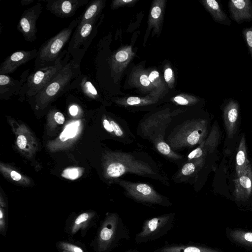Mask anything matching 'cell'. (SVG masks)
<instances>
[{"mask_svg": "<svg viewBox=\"0 0 252 252\" xmlns=\"http://www.w3.org/2000/svg\"><path fill=\"white\" fill-rule=\"evenodd\" d=\"M111 178L117 179L130 173L158 181L170 186L169 178L162 165L148 153L142 151L115 152L106 168Z\"/></svg>", "mask_w": 252, "mask_h": 252, "instance_id": "obj_1", "label": "cell"}, {"mask_svg": "<svg viewBox=\"0 0 252 252\" xmlns=\"http://www.w3.org/2000/svg\"><path fill=\"white\" fill-rule=\"evenodd\" d=\"M175 116L168 126L164 138L173 151L179 153L193 149L207 138L208 122L206 119Z\"/></svg>", "mask_w": 252, "mask_h": 252, "instance_id": "obj_2", "label": "cell"}, {"mask_svg": "<svg viewBox=\"0 0 252 252\" xmlns=\"http://www.w3.org/2000/svg\"><path fill=\"white\" fill-rule=\"evenodd\" d=\"M82 59L71 58L53 79L35 96L38 108L58 98L69 91L76 89L82 74L81 62Z\"/></svg>", "mask_w": 252, "mask_h": 252, "instance_id": "obj_3", "label": "cell"}, {"mask_svg": "<svg viewBox=\"0 0 252 252\" xmlns=\"http://www.w3.org/2000/svg\"><path fill=\"white\" fill-rule=\"evenodd\" d=\"M128 237V229L119 215L116 213H107L92 246L94 252H109Z\"/></svg>", "mask_w": 252, "mask_h": 252, "instance_id": "obj_4", "label": "cell"}, {"mask_svg": "<svg viewBox=\"0 0 252 252\" xmlns=\"http://www.w3.org/2000/svg\"><path fill=\"white\" fill-rule=\"evenodd\" d=\"M82 14L55 36L43 43L38 49L34 61V71L54 64L80 22Z\"/></svg>", "mask_w": 252, "mask_h": 252, "instance_id": "obj_5", "label": "cell"}, {"mask_svg": "<svg viewBox=\"0 0 252 252\" xmlns=\"http://www.w3.org/2000/svg\"><path fill=\"white\" fill-rule=\"evenodd\" d=\"M72 57L67 50H63L56 63L33 71L30 74L19 94L28 98L36 95L54 78Z\"/></svg>", "mask_w": 252, "mask_h": 252, "instance_id": "obj_6", "label": "cell"}, {"mask_svg": "<svg viewBox=\"0 0 252 252\" xmlns=\"http://www.w3.org/2000/svg\"><path fill=\"white\" fill-rule=\"evenodd\" d=\"M123 189L125 194L142 204L168 207L171 203L168 197L158 193L151 185L142 182H133L124 179L115 180Z\"/></svg>", "mask_w": 252, "mask_h": 252, "instance_id": "obj_7", "label": "cell"}, {"mask_svg": "<svg viewBox=\"0 0 252 252\" xmlns=\"http://www.w3.org/2000/svg\"><path fill=\"white\" fill-rule=\"evenodd\" d=\"M178 114L166 112L154 113L144 117L138 123L136 133L152 144L158 140H164L168 126Z\"/></svg>", "mask_w": 252, "mask_h": 252, "instance_id": "obj_8", "label": "cell"}, {"mask_svg": "<svg viewBox=\"0 0 252 252\" xmlns=\"http://www.w3.org/2000/svg\"><path fill=\"white\" fill-rule=\"evenodd\" d=\"M100 17L99 14L89 21L78 24L70 39L67 50L72 58L83 59L97 33Z\"/></svg>", "mask_w": 252, "mask_h": 252, "instance_id": "obj_9", "label": "cell"}, {"mask_svg": "<svg viewBox=\"0 0 252 252\" xmlns=\"http://www.w3.org/2000/svg\"><path fill=\"white\" fill-rule=\"evenodd\" d=\"M175 216V213H170L146 220L141 231L136 235L135 242L142 243L162 236L171 228Z\"/></svg>", "mask_w": 252, "mask_h": 252, "instance_id": "obj_10", "label": "cell"}, {"mask_svg": "<svg viewBox=\"0 0 252 252\" xmlns=\"http://www.w3.org/2000/svg\"><path fill=\"white\" fill-rule=\"evenodd\" d=\"M41 12L42 5L40 2H37L21 14L17 29L22 34L26 41L32 42L36 39V21Z\"/></svg>", "mask_w": 252, "mask_h": 252, "instance_id": "obj_11", "label": "cell"}, {"mask_svg": "<svg viewBox=\"0 0 252 252\" xmlns=\"http://www.w3.org/2000/svg\"><path fill=\"white\" fill-rule=\"evenodd\" d=\"M215 122L207 138L196 148L192 150L186 157V160L190 161L199 158L206 159L207 156L212 153L218 146L220 133Z\"/></svg>", "mask_w": 252, "mask_h": 252, "instance_id": "obj_12", "label": "cell"}, {"mask_svg": "<svg viewBox=\"0 0 252 252\" xmlns=\"http://www.w3.org/2000/svg\"><path fill=\"white\" fill-rule=\"evenodd\" d=\"M88 0H51L46 8L57 17L65 18L73 16L80 7L88 4Z\"/></svg>", "mask_w": 252, "mask_h": 252, "instance_id": "obj_13", "label": "cell"}, {"mask_svg": "<svg viewBox=\"0 0 252 252\" xmlns=\"http://www.w3.org/2000/svg\"><path fill=\"white\" fill-rule=\"evenodd\" d=\"M206 159L199 158L190 161L186 160L178 167L172 180L175 183H192L197 179L199 172L202 169Z\"/></svg>", "mask_w": 252, "mask_h": 252, "instance_id": "obj_14", "label": "cell"}, {"mask_svg": "<svg viewBox=\"0 0 252 252\" xmlns=\"http://www.w3.org/2000/svg\"><path fill=\"white\" fill-rule=\"evenodd\" d=\"M37 50L33 49L32 50L17 51L4 60L0 66V75H5L15 72L21 65L24 64L36 58Z\"/></svg>", "mask_w": 252, "mask_h": 252, "instance_id": "obj_15", "label": "cell"}, {"mask_svg": "<svg viewBox=\"0 0 252 252\" xmlns=\"http://www.w3.org/2000/svg\"><path fill=\"white\" fill-rule=\"evenodd\" d=\"M234 195L237 201H246L252 193V170L249 164L234 180Z\"/></svg>", "mask_w": 252, "mask_h": 252, "instance_id": "obj_16", "label": "cell"}, {"mask_svg": "<svg viewBox=\"0 0 252 252\" xmlns=\"http://www.w3.org/2000/svg\"><path fill=\"white\" fill-rule=\"evenodd\" d=\"M231 19L238 24L252 21V1L230 0L227 4Z\"/></svg>", "mask_w": 252, "mask_h": 252, "instance_id": "obj_17", "label": "cell"}, {"mask_svg": "<svg viewBox=\"0 0 252 252\" xmlns=\"http://www.w3.org/2000/svg\"><path fill=\"white\" fill-rule=\"evenodd\" d=\"M29 70L21 76L20 80L14 79L7 74L0 75V97L8 98L13 94H19L29 75Z\"/></svg>", "mask_w": 252, "mask_h": 252, "instance_id": "obj_18", "label": "cell"}, {"mask_svg": "<svg viewBox=\"0 0 252 252\" xmlns=\"http://www.w3.org/2000/svg\"><path fill=\"white\" fill-rule=\"evenodd\" d=\"M239 114L238 102L233 98L227 99L223 108V117L229 138H232L236 133Z\"/></svg>", "mask_w": 252, "mask_h": 252, "instance_id": "obj_19", "label": "cell"}, {"mask_svg": "<svg viewBox=\"0 0 252 252\" xmlns=\"http://www.w3.org/2000/svg\"><path fill=\"white\" fill-rule=\"evenodd\" d=\"M152 144L155 150L161 156L170 162L176 164L178 167L186 160V157L173 151L164 140H158Z\"/></svg>", "mask_w": 252, "mask_h": 252, "instance_id": "obj_20", "label": "cell"}, {"mask_svg": "<svg viewBox=\"0 0 252 252\" xmlns=\"http://www.w3.org/2000/svg\"><path fill=\"white\" fill-rule=\"evenodd\" d=\"M203 4L216 23L226 26L231 25L232 22L230 18L217 1L206 0L203 1Z\"/></svg>", "mask_w": 252, "mask_h": 252, "instance_id": "obj_21", "label": "cell"}, {"mask_svg": "<svg viewBox=\"0 0 252 252\" xmlns=\"http://www.w3.org/2000/svg\"><path fill=\"white\" fill-rule=\"evenodd\" d=\"M94 214L91 212H84L79 214L72 221L68 232L71 235H73L81 231L82 235L83 233L87 231V229L94 223Z\"/></svg>", "mask_w": 252, "mask_h": 252, "instance_id": "obj_22", "label": "cell"}, {"mask_svg": "<svg viewBox=\"0 0 252 252\" xmlns=\"http://www.w3.org/2000/svg\"><path fill=\"white\" fill-rule=\"evenodd\" d=\"M76 89L90 98H99V94L96 87L93 82V79L86 75L81 74Z\"/></svg>", "mask_w": 252, "mask_h": 252, "instance_id": "obj_23", "label": "cell"}, {"mask_svg": "<svg viewBox=\"0 0 252 252\" xmlns=\"http://www.w3.org/2000/svg\"><path fill=\"white\" fill-rule=\"evenodd\" d=\"M249 164H250V163L247 157L245 137L244 135H243L239 145L236 157L235 170L236 175L240 174Z\"/></svg>", "mask_w": 252, "mask_h": 252, "instance_id": "obj_24", "label": "cell"}, {"mask_svg": "<svg viewBox=\"0 0 252 252\" xmlns=\"http://www.w3.org/2000/svg\"><path fill=\"white\" fill-rule=\"evenodd\" d=\"M157 252H220L206 247L194 246L171 245L164 247Z\"/></svg>", "mask_w": 252, "mask_h": 252, "instance_id": "obj_25", "label": "cell"}, {"mask_svg": "<svg viewBox=\"0 0 252 252\" xmlns=\"http://www.w3.org/2000/svg\"><path fill=\"white\" fill-rule=\"evenodd\" d=\"M103 2L101 0H93L88 4L85 11L82 14V18L79 24H83L91 20L100 14L103 7Z\"/></svg>", "mask_w": 252, "mask_h": 252, "instance_id": "obj_26", "label": "cell"}, {"mask_svg": "<svg viewBox=\"0 0 252 252\" xmlns=\"http://www.w3.org/2000/svg\"><path fill=\"white\" fill-rule=\"evenodd\" d=\"M231 238L235 242L246 246L252 247V232L236 229L229 232Z\"/></svg>", "mask_w": 252, "mask_h": 252, "instance_id": "obj_27", "label": "cell"}, {"mask_svg": "<svg viewBox=\"0 0 252 252\" xmlns=\"http://www.w3.org/2000/svg\"><path fill=\"white\" fill-rule=\"evenodd\" d=\"M79 125V124L78 122L68 125L60 134V139L61 141L63 142L69 138L74 137L76 134L77 126Z\"/></svg>", "mask_w": 252, "mask_h": 252, "instance_id": "obj_28", "label": "cell"}, {"mask_svg": "<svg viewBox=\"0 0 252 252\" xmlns=\"http://www.w3.org/2000/svg\"><path fill=\"white\" fill-rule=\"evenodd\" d=\"M242 33L252 61V26L244 28Z\"/></svg>", "mask_w": 252, "mask_h": 252, "instance_id": "obj_29", "label": "cell"}, {"mask_svg": "<svg viewBox=\"0 0 252 252\" xmlns=\"http://www.w3.org/2000/svg\"><path fill=\"white\" fill-rule=\"evenodd\" d=\"M56 245L60 250H65L69 252H84L81 247L66 242L59 241L57 243Z\"/></svg>", "mask_w": 252, "mask_h": 252, "instance_id": "obj_30", "label": "cell"}, {"mask_svg": "<svg viewBox=\"0 0 252 252\" xmlns=\"http://www.w3.org/2000/svg\"><path fill=\"white\" fill-rule=\"evenodd\" d=\"M7 230V219L4 210L0 209V233L3 236L6 235Z\"/></svg>", "mask_w": 252, "mask_h": 252, "instance_id": "obj_31", "label": "cell"}, {"mask_svg": "<svg viewBox=\"0 0 252 252\" xmlns=\"http://www.w3.org/2000/svg\"><path fill=\"white\" fill-rule=\"evenodd\" d=\"M62 176L71 180H74L79 176V170L76 168H67L63 171Z\"/></svg>", "mask_w": 252, "mask_h": 252, "instance_id": "obj_32", "label": "cell"}, {"mask_svg": "<svg viewBox=\"0 0 252 252\" xmlns=\"http://www.w3.org/2000/svg\"><path fill=\"white\" fill-rule=\"evenodd\" d=\"M128 57V54L126 51L121 50L115 54V59L118 62H122L126 60Z\"/></svg>", "mask_w": 252, "mask_h": 252, "instance_id": "obj_33", "label": "cell"}, {"mask_svg": "<svg viewBox=\"0 0 252 252\" xmlns=\"http://www.w3.org/2000/svg\"><path fill=\"white\" fill-rule=\"evenodd\" d=\"M27 141L25 136L23 135L18 136L17 138V144L18 147L21 149L25 148Z\"/></svg>", "mask_w": 252, "mask_h": 252, "instance_id": "obj_34", "label": "cell"}, {"mask_svg": "<svg viewBox=\"0 0 252 252\" xmlns=\"http://www.w3.org/2000/svg\"><path fill=\"white\" fill-rule=\"evenodd\" d=\"M126 103L130 106L138 105L141 103V99L138 97L131 96L126 99Z\"/></svg>", "mask_w": 252, "mask_h": 252, "instance_id": "obj_35", "label": "cell"}, {"mask_svg": "<svg viewBox=\"0 0 252 252\" xmlns=\"http://www.w3.org/2000/svg\"><path fill=\"white\" fill-rule=\"evenodd\" d=\"M103 126L106 131L109 133H112L113 136L115 137L112 125L110 123V120L109 121L107 119H104L103 120Z\"/></svg>", "mask_w": 252, "mask_h": 252, "instance_id": "obj_36", "label": "cell"}, {"mask_svg": "<svg viewBox=\"0 0 252 252\" xmlns=\"http://www.w3.org/2000/svg\"><path fill=\"white\" fill-rule=\"evenodd\" d=\"M54 118L55 121L59 124L61 125L64 122V117L60 112H56L54 114Z\"/></svg>", "mask_w": 252, "mask_h": 252, "instance_id": "obj_37", "label": "cell"}, {"mask_svg": "<svg viewBox=\"0 0 252 252\" xmlns=\"http://www.w3.org/2000/svg\"><path fill=\"white\" fill-rule=\"evenodd\" d=\"M161 13V9L159 6H155L151 10V14L154 19H158Z\"/></svg>", "mask_w": 252, "mask_h": 252, "instance_id": "obj_38", "label": "cell"}, {"mask_svg": "<svg viewBox=\"0 0 252 252\" xmlns=\"http://www.w3.org/2000/svg\"><path fill=\"white\" fill-rule=\"evenodd\" d=\"M174 100L181 105H187L189 103V101L187 99L181 96H175L174 98Z\"/></svg>", "mask_w": 252, "mask_h": 252, "instance_id": "obj_39", "label": "cell"}, {"mask_svg": "<svg viewBox=\"0 0 252 252\" xmlns=\"http://www.w3.org/2000/svg\"><path fill=\"white\" fill-rule=\"evenodd\" d=\"M173 76V71L170 68H167L164 71V79L166 82H169Z\"/></svg>", "mask_w": 252, "mask_h": 252, "instance_id": "obj_40", "label": "cell"}, {"mask_svg": "<svg viewBox=\"0 0 252 252\" xmlns=\"http://www.w3.org/2000/svg\"><path fill=\"white\" fill-rule=\"evenodd\" d=\"M140 81L141 84L145 87L148 86L150 84L148 77L146 74H143L140 76Z\"/></svg>", "mask_w": 252, "mask_h": 252, "instance_id": "obj_41", "label": "cell"}, {"mask_svg": "<svg viewBox=\"0 0 252 252\" xmlns=\"http://www.w3.org/2000/svg\"><path fill=\"white\" fill-rule=\"evenodd\" d=\"M78 107L76 105H72L69 108V113L73 116H75L78 114Z\"/></svg>", "mask_w": 252, "mask_h": 252, "instance_id": "obj_42", "label": "cell"}, {"mask_svg": "<svg viewBox=\"0 0 252 252\" xmlns=\"http://www.w3.org/2000/svg\"><path fill=\"white\" fill-rule=\"evenodd\" d=\"M159 73L156 70L152 71L148 77L150 82H153L155 79L159 77Z\"/></svg>", "mask_w": 252, "mask_h": 252, "instance_id": "obj_43", "label": "cell"}, {"mask_svg": "<svg viewBox=\"0 0 252 252\" xmlns=\"http://www.w3.org/2000/svg\"><path fill=\"white\" fill-rule=\"evenodd\" d=\"M10 176L14 181H19L21 179V175L15 171H12L10 173Z\"/></svg>", "mask_w": 252, "mask_h": 252, "instance_id": "obj_44", "label": "cell"}, {"mask_svg": "<svg viewBox=\"0 0 252 252\" xmlns=\"http://www.w3.org/2000/svg\"><path fill=\"white\" fill-rule=\"evenodd\" d=\"M33 1V0H22L20 2V3L22 6H26L29 5L30 4L32 3Z\"/></svg>", "mask_w": 252, "mask_h": 252, "instance_id": "obj_45", "label": "cell"}, {"mask_svg": "<svg viewBox=\"0 0 252 252\" xmlns=\"http://www.w3.org/2000/svg\"><path fill=\"white\" fill-rule=\"evenodd\" d=\"M138 252V251H137L136 250H128L126 252Z\"/></svg>", "mask_w": 252, "mask_h": 252, "instance_id": "obj_46", "label": "cell"}, {"mask_svg": "<svg viewBox=\"0 0 252 252\" xmlns=\"http://www.w3.org/2000/svg\"><path fill=\"white\" fill-rule=\"evenodd\" d=\"M123 1L125 2H129L132 1V0H123Z\"/></svg>", "mask_w": 252, "mask_h": 252, "instance_id": "obj_47", "label": "cell"}, {"mask_svg": "<svg viewBox=\"0 0 252 252\" xmlns=\"http://www.w3.org/2000/svg\"><path fill=\"white\" fill-rule=\"evenodd\" d=\"M60 250V252H69L67 251L63 250Z\"/></svg>", "mask_w": 252, "mask_h": 252, "instance_id": "obj_48", "label": "cell"}]
</instances>
